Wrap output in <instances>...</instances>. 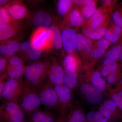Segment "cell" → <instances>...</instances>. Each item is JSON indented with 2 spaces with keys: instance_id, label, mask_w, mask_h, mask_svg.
<instances>
[{
  "instance_id": "obj_49",
  "label": "cell",
  "mask_w": 122,
  "mask_h": 122,
  "mask_svg": "<svg viewBox=\"0 0 122 122\" xmlns=\"http://www.w3.org/2000/svg\"></svg>"
},
{
  "instance_id": "obj_18",
  "label": "cell",
  "mask_w": 122,
  "mask_h": 122,
  "mask_svg": "<svg viewBox=\"0 0 122 122\" xmlns=\"http://www.w3.org/2000/svg\"><path fill=\"white\" fill-rule=\"evenodd\" d=\"M28 122H56L53 113L47 110L39 109L26 116Z\"/></svg>"
},
{
  "instance_id": "obj_27",
  "label": "cell",
  "mask_w": 122,
  "mask_h": 122,
  "mask_svg": "<svg viewBox=\"0 0 122 122\" xmlns=\"http://www.w3.org/2000/svg\"><path fill=\"white\" fill-rule=\"evenodd\" d=\"M91 82L93 86L101 91H103L106 89V82L102 77L100 72L98 71H95L92 74Z\"/></svg>"
},
{
  "instance_id": "obj_32",
  "label": "cell",
  "mask_w": 122,
  "mask_h": 122,
  "mask_svg": "<svg viewBox=\"0 0 122 122\" xmlns=\"http://www.w3.org/2000/svg\"><path fill=\"white\" fill-rule=\"evenodd\" d=\"M108 25L102 26L96 30H93L89 38L91 40H99L105 35Z\"/></svg>"
},
{
  "instance_id": "obj_6",
  "label": "cell",
  "mask_w": 122,
  "mask_h": 122,
  "mask_svg": "<svg viewBox=\"0 0 122 122\" xmlns=\"http://www.w3.org/2000/svg\"><path fill=\"white\" fill-rule=\"evenodd\" d=\"M24 83L23 79H8L4 89L0 94V100H8L18 103L22 94Z\"/></svg>"
},
{
  "instance_id": "obj_4",
  "label": "cell",
  "mask_w": 122,
  "mask_h": 122,
  "mask_svg": "<svg viewBox=\"0 0 122 122\" xmlns=\"http://www.w3.org/2000/svg\"><path fill=\"white\" fill-rule=\"evenodd\" d=\"M36 89L42 105L48 110L60 109L59 99L54 85L47 79Z\"/></svg>"
},
{
  "instance_id": "obj_22",
  "label": "cell",
  "mask_w": 122,
  "mask_h": 122,
  "mask_svg": "<svg viewBox=\"0 0 122 122\" xmlns=\"http://www.w3.org/2000/svg\"><path fill=\"white\" fill-rule=\"evenodd\" d=\"M122 51V41L106 53L105 59L103 61L104 65L116 62L120 58Z\"/></svg>"
},
{
  "instance_id": "obj_33",
  "label": "cell",
  "mask_w": 122,
  "mask_h": 122,
  "mask_svg": "<svg viewBox=\"0 0 122 122\" xmlns=\"http://www.w3.org/2000/svg\"><path fill=\"white\" fill-rule=\"evenodd\" d=\"M104 36L111 43L114 44L118 41L122 36L115 34L108 28L106 30Z\"/></svg>"
},
{
  "instance_id": "obj_15",
  "label": "cell",
  "mask_w": 122,
  "mask_h": 122,
  "mask_svg": "<svg viewBox=\"0 0 122 122\" xmlns=\"http://www.w3.org/2000/svg\"><path fill=\"white\" fill-rule=\"evenodd\" d=\"M85 23V20L81 14L79 8L74 6L64 17L63 24L66 26L65 28H70V26L78 28L82 27Z\"/></svg>"
},
{
  "instance_id": "obj_17",
  "label": "cell",
  "mask_w": 122,
  "mask_h": 122,
  "mask_svg": "<svg viewBox=\"0 0 122 122\" xmlns=\"http://www.w3.org/2000/svg\"><path fill=\"white\" fill-rule=\"evenodd\" d=\"M20 21L7 25H0V41L1 42L9 40L22 30Z\"/></svg>"
},
{
  "instance_id": "obj_13",
  "label": "cell",
  "mask_w": 122,
  "mask_h": 122,
  "mask_svg": "<svg viewBox=\"0 0 122 122\" xmlns=\"http://www.w3.org/2000/svg\"><path fill=\"white\" fill-rule=\"evenodd\" d=\"M81 90L87 102L92 105H98L103 97L102 91L89 83L82 84L81 86Z\"/></svg>"
},
{
  "instance_id": "obj_26",
  "label": "cell",
  "mask_w": 122,
  "mask_h": 122,
  "mask_svg": "<svg viewBox=\"0 0 122 122\" xmlns=\"http://www.w3.org/2000/svg\"><path fill=\"white\" fill-rule=\"evenodd\" d=\"M74 6L72 0H60L57 3V10L60 15L65 17Z\"/></svg>"
},
{
  "instance_id": "obj_36",
  "label": "cell",
  "mask_w": 122,
  "mask_h": 122,
  "mask_svg": "<svg viewBox=\"0 0 122 122\" xmlns=\"http://www.w3.org/2000/svg\"><path fill=\"white\" fill-rule=\"evenodd\" d=\"M111 98L116 107L122 110V90L113 94Z\"/></svg>"
},
{
  "instance_id": "obj_31",
  "label": "cell",
  "mask_w": 122,
  "mask_h": 122,
  "mask_svg": "<svg viewBox=\"0 0 122 122\" xmlns=\"http://www.w3.org/2000/svg\"><path fill=\"white\" fill-rule=\"evenodd\" d=\"M118 68V65L116 62L110 64L104 65L100 70L101 75L107 77L111 73L117 72Z\"/></svg>"
},
{
  "instance_id": "obj_39",
  "label": "cell",
  "mask_w": 122,
  "mask_h": 122,
  "mask_svg": "<svg viewBox=\"0 0 122 122\" xmlns=\"http://www.w3.org/2000/svg\"><path fill=\"white\" fill-rule=\"evenodd\" d=\"M100 112L102 114L105 118L107 121H110L113 119V113L112 112L103 106H101L100 107Z\"/></svg>"
},
{
  "instance_id": "obj_1",
  "label": "cell",
  "mask_w": 122,
  "mask_h": 122,
  "mask_svg": "<svg viewBox=\"0 0 122 122\" xmlns=\"http://www.w3.org/2000/svg\"><path fill=\"white\" fill-rule=\"evenodd\" d=\"M50 58L29 63L25 66L24 81L35 88L47 79V71Z\"/></svg>"
},
{
  "instance_id": "obj_48",
  "label": "cell",
  "mask_w": 122,
  "mask_h": 122,
  "mask_svg": "<svg viewBox=\"0 0 122 122\" xmlns=\"http://www.w3.org/2000/svg\"><path fill=\"white\" fill-rule=\"evenodd\" d=\"M121 83H122V80H121Z\"/></svg>"
},
{
  "instance_id": "obj_28",
  "label": "cell",
  "mask_w": 122,
  "mask_h": 122,
  "mask_svg": "<svg viewBox=\"0 0 122 122\" xmlns=\"http://www.w3.org/2000/svg\"><path fill=\"white\" fill-rule=\"evenodd\" d=\"M77 84V74L70 73L65 71L63 85L72 90L76 87Z\"/></svg>"
},
{
  "instance_id": "obj_16",
  "label": "cell",
  "mask_w": 122,
  "mask_h": 122,
  "mask_svg": "<svg viewBox=\"0 0 122 122\" xmlns=\"http://www.w3.org/2000/svg\"><path fill=\"white\" fill-rule=\"evenodd\" d=\"M93 46V42L89 38L83 34H77L76 49L83 59L90 57V53Z\"/></svg>"
},
{
  "instance_id": "obj_44",
  "label": "cell",
  "mask_w": 122,
  "mask_h": 122,
  "mask_svg": "<svg viewBox=\"0 0 122 122\" xmlns=\"http://www.w3.org/2000/svg\"><path fill=\"white\" fill-rule=\"evenodd\" d=\"M90 0H73L72 1L74 5L81 6L89 3Z\"/></svg>"
},
{
  "instance_id": "obj_34",
  "label": "cell",
  "mask_w": 122,
  "mask_h": 122,
  "mask_svg": "<svg viewBox=\"0 0 122 122\" xmlns=\"http://www.w3.org/2000/svg\"><path fill=\"white\" fill-rule=\"evenodd\" d=\"M112 17L114 24L122 28V7L113 13Z\"/></svg>"
},
{
  "instance_id": "obj_11",
  "label": "cell",
  "mask_w": 122,
  "mask_h": 122,
  "mask_svg": "<svg viewBox=\"0 0 122 122\" xmlns=\"http://www.w3.org/2000/svg\"><path fill=\"white\" fill-rule=\"evenodd\" d=\"M56 92L59 103L61 114L66 112L70 106L72 99V90L64 85H54Z\"/></svg>"
},
{
  "instance_id": "obj_20",
  "label": "cell",
  "mask_w": 122,
  "mask_h": 122,
  "mask_svg": "<svg viewBox=\"0 0 122 122\" xmlns=\"http://www.w3.org/2000/svg\"><path fill=\"white\" fill-rule=\"evenodd\" d=\"M63 65L65 71L78 74L81 67V60L75 52L67 53L63 59Z\"/></svg>"
},
{
  "instance_id": "obj_43",
  "label": "cell",
  "mask_w": 122,
  "mask_h": 122,
  "mask_svg": "<svg viewBox=\"0 0 122 122\" xmlns=\"http://www.w3.org/2000/svg\"><path fill=\"white\" fill-rule=\"evenodd\" d=\"M116 73H111L107 77V80L109 83H113L116 79Z\"/></svg>"
},
{
  "instance_id": "obj_29",
  "label": "cell",
  "mask_w": 122,
  "mask_h": 122,
  "mask_svg": "<svg viewBox=\"0 0 122 122\" xmlns=\"http://www.w3.org/2000/svg\"><path fill=\"white\" fill-rule=\"evenodd\" d=\"M18 21L14 20L9 15L4 7L0 8V25L13 24Z\"/></svg>"
},
{
  "instance_id": "obj_21",
  "label": "cell",
  "mask_w": 122,
  "mask_h": 122,
  "mask_svg": "<svg viewBox=\"0 0 122 122\" xmlns=\"http://www.w3.org/2000/svg\"><path fill=\"white\" fill-rule=\"evenodd\" d=\"M20 44L17 41L8 40L1 42L0 54L2 56L9 59L15 56V54L20 50Z\"/></svg>"
},
{
  "instance_id": "obj_10",
  "label": "cell",
  "mask_w": 122,
  "mask_h": 122,
  "mask_svg": "<svg viewBox=\"0 0 122 122\" xmlns=\"http://www.w3.org/2000/svg\"><path fill=\"white\" fill-rule=\"evenodd\" d=\"M9 15L13 19L20 20L30 16V13L22 1H11L4 6Z\"/></svg>"
},
{
  "instance_id": "obj_24",
  "label": "cell",
  "mask_w": 122,
  "mask_h": 122,
  "mask_svg": "<svg viewBox=\"0 0 122 122\" xmlns=\"http://www.w3.org/2000/svg\"><path fill=\"white\" fill-rule=\"evenodd\" d=\"M63 122H86V119L82 111L74 109L66 114Z\"/></svg>"
},
{
  "instance_id": "obj_40",
  "label": "cell",
  "mask_w": 122,
  "mask_h": 122,
  "mask_svg": "<svg viewBox=\"0 0 122 122\" xmlns=\"http://www.w3.org/2000/svg\"><path fill=\"white\" fill-rule=\"evenodd\" d=\"M116 2V1L110 0H102V7H105L111 13L112 8Z\"/></svg>"
},
{
  "instance_id": "obj_3",
  "label": "cell",
  "mask_w": 122,
  "mask_h": 122,
  "mask_svg": "<svg viewBox=\"0 0 122 122\" xmlns=\"http://www.w3.org/2000/svg\"><path fill=\"white\" fill-rule=\"evenodd\" d=\"M26 115L17 103L2 100L0 105V122H27Z\"/></svg>"
},
{
  "instance_id": "obj_5",
  "label": "cell",
  "mask_w": 122,
  "mask_h": 122,
  "mask_svg": "<svg viewBox=\"0 0 122 122\" xmlns=\"http://www.w3.org/2000/svg\"><path fill=\"white\" fill-rule=\"evenodd\" d=\"M30 42L42 52L50 50L53 48L52 32L49 28L36 29L31 35Z\"/></svg>"
},
{
  "instance_id": "obj_45",
  "label": "cell",
  "mask_w": 122,
  "mask_h": 122,
  "mask_svg": "<svg viewBox=\"0 0 122 122\" xmlns=\"http://www.w3.org/2000/svg\"><path fill=\"white\" fill-rule=\"evenodd\" d=\"M66 115V112L61 114L59 118L57 119L56 122H63Z\"/></svg>"
},
{
  "instance_id": "obj_46",
  "label": "cell",
  "mask_w": 122,
  "mask_h": 122,
  "mask_svg": "<svg viewBox=\"0 0 122 122\" xmlns=\"http://www.w3.org/2000/svg\"><path fill=\"white\" fill-rule=\"evenodd\" d=\"M10 2V1L8 0H0V7H2L3 5H7Z\"/></svg>"
},
{
  "instance_id": "obj_47",
  "label": "cell",
  "mask_w": 122,
  "mask_h": 122,
  "mask_svg": "<svg viewBox=\"0 0 122 122\" xmlns=\"http://www.w3.org/2000/svg\"><path fill=\"white\" fill-rule=\"evenodd\" d=\"M120 58L121 59V61H122V53H121V55H120Z\"/></svg>"
},
{
  "instance_id": "obj_30",
  "label": "cell",
  "mask_w": 122,
  "mask_h": 122,
  "mask_svg": "<svg viewBox=\"0 0 122 122\" xmlns=\"http://www.w3.org/2000/svg\"><path fill=\"white\" fill-rule=\"evenodd\" d=\"M86 122H107L100 111L91 112L86 115Z\"/></svg>"
},
{
  "instance_id": "obj_7",
  "label": "cell",
  "mask_w": 122,
  "mask_h": 122,
  "mask_svg": "<svg viewBox=\"0 0 122 122\" xmlns=\"http://www.w3.org/2000/svg\"><path fill=\"white\" fill-rule=\"evenodd\" d=\"M25 66V61L20 57L14 56L8 59L5 74L8 79H23Z\"/></svg>"
},
{
  "instance_id": "obj_14",
  "label": "cell",
  "mask_w": 122,
  "mask_h": 122,
  "mask_svg": "<svg viewBox=\"0 0 122 122\" xmlns=\"http://www.w3.org/2000/svg\"><path fill=\"white\" fill-rule=\"evenodd\" d=\"M20 50L25 53L21 58L25 62L28 61L29 63L39 61L42 52L41 50L34 47L30 42L27 41L20 44Z\"/></svg>"
},
{
  "instance_id": "obj_25",
  "label": "cell",
  "mask_w": 122,
  "mask_h": 122,
  "mask_svg": "<svg viewBox=\"0 0 122 122\" xmlns=\"http://www.w3.org/2000/svg\"><path fill=\"white\" fill-rule=\"evenodd\" d=\"M49 28L52 34L53 48L59 50L62 47L61 30L58 27L55 25H51Z\"/></svg>"
},
{
  "instance_id": "obj_41",
  "label": "cell",
  "mask_w": 122,
  "mask_h": 122,
  "mask_svg": "<svg viewBox=\"0 0 122 122\" xmlns=\"http://www.w3.org/2000/svg\"><path fill=\"white\" fill-rule=\"evenodd\" d=\"M103 106L110 111L114 112L116 108V106L112 100H108L103 103Z\"/></svg>"
},
{
  "instance_id": "obj_35",
  "label": "cell",
  "mask_w": 122,
  "mask_h": 122,
  "mask_svg": "<svg viewBox=\"0 0 122 122\" xmlns=\"http://www.w3.org/2000/svg\"><path fill=\"white\" fill-rule=\"evenodd\" d=\"M110 44V42L106 38H102L94 43L93 42V47L100 50L106 51L109 48Z\"/></svg>"
},
{
  "instance_id": "obj_12",
  "label": "cell",
  "mask_w": 122,
  "mask_h": 122,
  "mask_svg": "<svg viewBox=\"0 0 122 122\" xmlns=\"http://www.w3.org/2000/svg\"><path fill=\"white\" fill-rule=\"evenodd\" d=\"M77 34L71 28H65L61 32L62 47L68 53H74L76 49Z\"/></svg>"
},
{
  "instance_id": "obj_19",
  "label": "cell",
  "mask_w": 122,
  "mask_h": 122,
  "mask_svg": "<svg viewBox=\"0 0 122 122\" xmlns=\"http://www.w3.org/2000/svg\"><path fill=\"white\" fill-rule=\"evenodd\" d=\"M32 21L33 25L36 29L48 28L51 25L52 18L51 15L46 11L37 10L33 14Z\"/></svg>"
},
{
  "instance_id": "obj_2",
  "label": "cell",
  "mask_w": 122,
  "mask_h": 122,
  "mask_svg": "<svg viewBox=\"0 0 122 122\" xmlns=\"http://www.w3.org/2000/svg\"><path fill=\"white\" fill-rule=\"evenodd\" d=\"M18 104L26 116L39 109L42 104L36 88L24 81L22 94Z\"/></svg>"
},
{
  "instance_id": "obj_37",
  "label": "cell",
  "mask_w": 122,
  "mask_h": 122,
  "mask_svg": "<svg viewBox=\"0 0 122 122\" xmlns=\"http://www.w3.org/2000/svg\"><path fill=\"white\" fill-rule=\"evenodd\" d=\"M106 53V51L100 50L93 47L91 52L90 57L94 59H99L102 57Z\"/></svg>"
},
{
  "instance_id": "obj_23",
  "label": "cell",
  "mask_w": 122,
  "mask_h": 122,
  "mask_svg": "<svg viewBox=\"0 0 122 122\" xmlns=\"http://www.w3.org/2000/svg\"><path fill=\"white\" fill-rule=\"evenodd\" d=\"M96 0H90L89 3L80 6L79 8L81 14L84 20H89L97 10Z\"/></svg>"
},
{
  "instance_id": "obj_42",
  "label": "cell",
  "mask_w": 122,
  "mask_h": 122,
  "mask_svg": "<svg viewBox=\"0 0 122 122\" xmlns=\"http://www.w3.org/2000/svg\"><path fill=\"white\" fill-rule=\"evenodd\" d=\"M112 31L115 34L120 35L122 36V28L117 26L115 25L114 23L111 24V26L109 27Z\"/></svg>"
},
{
  "instance_id": "obj_38",
  "label": "cell",
  "mask_w": 122,
  "mask_h": 122,
  "mask_svg": "<svg viewBox=\"0 0 122 122\" xmlns=\"http://www.w3.org/2000/svg\"><path fill=\"white\" fill-rule=\"evenodd\" d=\"M8 62V59L1 56L0 57V75L5 74Z\"/></svg>"
},
{
  "instance_id": "obj_9",
  "label": "cell",
  "mask_w": 122,
  "mask_h": 122,
  "mask_svg": "<svg viewBox=\"0 0 122 122\" xmlns=\"http://www.w3.org/2000/svg\"><path fill=\"white\" fill-rule=\"evenodd\" d=\"M111 12L105 7L97 9L91 17L85 22V26L92 29L96 30L100 27L108 25Z\"/></svg>"
},
{
  "instance_id": "obj_8",
  "label": "cell",
  "mask_w": 122,
  "mask_h": 122,
  "mask_svg": "<svg viewBox=\"0 0 122 122\" xmlns=\"http://www.w3.org/2000/svg\"><path fill=\"white\" fill-rule=\"evenodd\" d=\"M65 70L55 58H50L47 71V79L53 85H63Z\"/></svg>"
}]
</instances>
